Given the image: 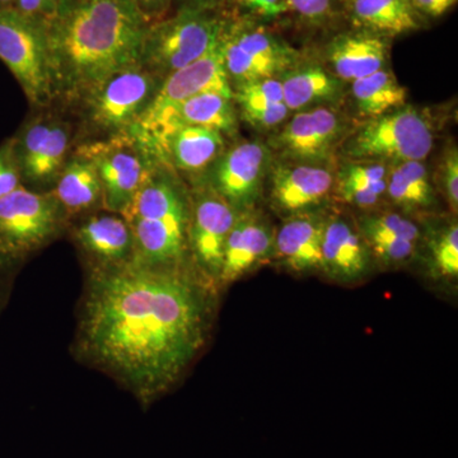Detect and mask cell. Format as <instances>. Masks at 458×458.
<instances>
[{"instance_id":"cell-1","label":"cell","mask_w":458,"mask_h":458,"mask_svg":"<svg viewBox=\"0 0 458 458\" xmlns=\"http://www.w3.org/2000/svg\"><path fill=\"white\" fill-rule=\"evenodd\" d=\"M207 285L186 264L132 259L89 267L75 355L147 408L177 384L207 342L213 306Z\"/></svg>"},{"instance_id":"cell-2","label":"cell","mask_w":458,"mask_h":458,"mask_svg":"<svg viewBox=\"0 0 458 458\" xmlns=\"http://www.w3.org/2000/svg\"><path fill=\"white\" fill-rule=\"evenodd\" d=\"M149 25L134 0H62L45 20L55 101L78 104L111 75L140 64Z\"/></svg>"},{"instance_id":"cell-3","label":"cell","mask_w":458,"mask_h":458,"mask_svg":"<svg viewBox=\"0 0 458 458\" xmlns=\"http://www.w3.org/2000/svg\"><path fill=\"white\" fill-rule=\"evenodd\" d=\"M190 216L185 192L157 164L123 214L134 236V259L156 267L185 265Z\"/></svg>"},{"instance_id":"cell-4","label":"cell","mask_w":458,"mask_h":458,"mask_svg":"<svg viewBox=\"0 0 458 458\" xmlns=\"http://www.w3.org/2000/svg\"><path fill=\"white\" fill-rule=\"evenodd\" d=\"M227 25L213 11L181 9L148 26L140 64L162 82L216 49Z\"/></svg>"},{"instance_id":"cell-5","label":"cell","mask_w":458,"mask_h":458,"mask_svg":"<svg viewBox=\"0 0 458 458\" xmlns=\"http://www.w3.org/2000/svg\"><path fill=\"white\" fill-rule=\"evenodd\" d=\"M432 120L423 110L403 105L391 113L366 120L343 141L351 161H424L434 147Z\"/></svg>"},{"instance_id":"cell-6","label":"cell","mask_w":458,"mask_h":458,"mask_svg":"<svg viewBox=\"0 0 458 458\" xmlns=\"http://www.w3.org/2000/svg\"><path fill=\"white\" fill-rule=\"evenodd\" d=\"M0 60L32 106L47 107L55 101L44 20L27 16L14 7L0 8Z\"/></svg>"},{"instance_id":"cell-7","label":"cell","mask_w":458,"mask_h":458,"mask_svg":"<svg viewBox=\"0 0 458 458\" xmlns=\"http://www.w3.org/2000/svg\"><path fill=\"white\" fill-rule=\"evenodd\" d=\"M159 84L161 81L140 64L108 77L80 102L89 131L104 140L131 134Z\"/></svg>"},{"instance_id":"cell-8","label":"cell","mask_w":458,"mask_h":458,"mask_svg":"<svg viewBox=\"0 0 458 458\" xmlns=\"http://www.w3.org/2000/svg\"><path fill=\"white\" fill-rule=\"evenodd\" d=\"M92 161L101 180L106 212L123 216L131 207L148 174L158 164V157L140 135L131 134L89 141L78 148Z\"/></svg>"},{"instance_id":"cell-9","label":"cell","mask_w":458,"mask_h":458,"mask_svg":"<svg viewBox=\"0 0 458 458\" xmlns=\"http://www.w3.org/2000/svg\"><path fill=\"white\" fill-rule=\"evenodd\" d=\"M66 219L53 192H38L21 185L0 199V249L23 260L55 240Z\"/></svg>"},{"instance_id":"cell-10","label":"cell","mask_w":458,"mask_h":458,"mask_svg":"<svg viewBox=\"0 0 458 458\" xmlns=\"http://www.w3.org/2000/svg\"><path fill=\"white\" fill-rule=\"evenodd\" d=\"M223 64L232 89L255 81L280 78L297 65L295 51L273 33L228 23L221 41Z\"/></svg>"},{"instance_id":"cell-11","label":"cell","mask_w":458,"mask_h":458,"mask_svg":"<svg viewBox=\"0 0 458 458\" xmlns=\"http://www.w3.org/2000/svg\"><path fill=\"white\" fill-rule=\"evenodd\" d=\"M349 122L333 105L295 113L279 126L271 144L292 162L321 165L349 135Z\"/></svg>"},{"instance_id":"cell-12","label":"cell","mask_w":458,"mask_h":458,"mask_svg":"<svg viewBox=\"0 0 458 458\" xmlns=\"http://www.w3.org/2000/svg\"><path fill=\"white\" fill-rule=\"evenodd\" d=\"M22 182L36 189L55 185L71 149V129L50 117L38 116L13 137Z\"/></svg>"},{"instance_id":"cell-13","label":"cell","mask_w":458,"mask_h":458,"mask_svg":"<svg viewBox=\"0 0 458 458\" xmlns=\"http://www.w3.org/2000/svg\"><path fill=\"white\" fill-rule=\"evenodd\" d=\"M240 216L241 212L210 188L192 201L189 250L205 278L219 279L225 242Z\"/></svg>"},{"instance_id":"cell-14","label":"cell","mask_w":458,"mask_h":458,"mask_svg":"<svg viewBox=\"0 0 458 458\" xmlns=\"http://www.w3.org/2000/svg\"><path fill=\"white\" fill-rule=\"evenodd\" d=\"M270 167V150L259 141L237 144L210 167V186L238 212L255 203Z\"/></svg>"},{"instance_id":"cell-15","label":"cell","mask_w":458,"mask_h":458,"mask_svg":"<svg viewBox=\"0 0 458 458\" xmlns=\"http://www.w3.org/2000/svg\"><path fill=\"white\" fill-rule=\"evenodd\" d=\"M207 92L233 98V89L223 64L221 44L208 55L165 77L135 129L147 128L168 108Z\"/></svg>"},{"instance_id":"cell-16","label":"cell","mask_w":458,"mask_h":458,"mask_svg":"<svg viewBox=\"0 0 458 458\" xmlns=\"http://www.w3.org/2000/svg\"><path fill=\"white\" fill-rule=\"evenodd\" d=\"M335 176L322 165L285 162L271 168V201L280 212L294 216L321 204Z\"/></svg>"},{"instance_id":"cell-17","label":"cell","mask_w":458,"mask_h":458,"mask_svg":"<svg viewBox=\"0 0 458 458\" xmlns=\"http://www.w3.org/2000/svg\"><path fill=\"white\" fill-rule=\"evenodd\" d=\"M237 108L233 98L216 92L200 93L159 114L147 128L134 129L148 141L177 126H203L234 135L237 131Z\"/></svg>"},{"instance_id":"cell-18","label":"cell","mask_w":458,"mask_h":458,"mask_svg":"<svg viewBox=\"0 0 458 458\" xmlns=\"http://www.w3.org/2000/svg\"><path fill=\"white\" fill-rule=\"evenodd\" d=\"M73 234L89 259V267H116L134 259V236L120 214H90L77 225Z\"/></svg>"},{"instance_id":"cell-19","label":"cell","mask_w":458,"mask_h":458,"mask_svg":"<svg viewBox=\"0 0 458 458\" xmlns=\"http://www.w3.org/2000/svg\"><path fill=\"white\" fill-rule=\"evenodd\" d=\"M225 135L203 126H177L148 141L159 161L188 174H200L216 164L225 152Z\"/></svg>"},{"instance_id":"cell-20","label":"cell","mask_w":458,"mask_h":458,"mask_svg":"<svg viewBox=\"0 0 458 458\" xmlns=\"http://www.w3.org/2000/svg\"><path fill=\"white\" fill-rule=\"evenodd\" d=\"M390 47L384 36L369 31L336 36L327 49L330 72L342 82H354L386 68Z\"/></svg>"},{"instance_id":"cell-21","label":"cell","mask_w":458,"mask_h":458,"mask_svg":"<svg viewBox=\"0 0 458 458\" xmlns=\"http://www.w3.org/2000/svg\"><path fill=\"white\" fill-rule=\"evenodd\" d=\"M276 233L269 225L241 213L225 242L219 282H233L274 251Z\"/></svg>"},{"instance_id":"cell-22","label":"cell","mask_w":458,"mask_h":458,"mask_svg":"<svg viewBox=\"0 0 458 458\" xmlns=\"http://www.w3.org/2000/svg\"><path fill=\"white\" fill-rule=\"evenodd\" d=\"M369 246L346 219L327 221L322 238V269L339 282L360 279L369 269Z\"/></svg>"},{"instance_id":"cell-23","label":"cell","mask_w":458,"mask_h":458,"mask_svg":"<svg viewBox=\"0 0 458 458\" xmlns=\"http://www.w3.org/2000/svg\"><path fill=\"white\" fill-rule=\"evenodd\" d=\"M327 221L312 214L291 216L276 233L274 252L291 269L304 273L322 269V238Z\"/></svg>"},{"instance_id":"cell-24","label":"cell","mask_w":458,"mask_h":458,"mask_svg":"<svg viewBox=\"0 0 458 458\" xmlns=\"http://www.w3.org/2000/svg\"><path fill=\"white\" fill-rule=\"evenodd\" d=\"M285 106L293 113L327 106L342 96L343 82L316 64L294 65L280 78Z\"/></svg>"},{"instance_id":"cell-25","label":"cell","mask_w":458,"mask_h":458,"mask_svg":"<svg viewBox=\"0 0 458 458\" xmlns=\"http://www.w3.org/2000/svg\"><path fill=\"white\" fill-rule=\"evenodd\" d=\"M53 195L68 218L98 209L104 201V191L92 161L75 150L74 156L66 159Z\"/></svg>"},{"instance_id":"cell-26","label":"cell","mask_w":458,"mask_h":458,"mask_svg":"<svg viewBox=\"0 0 458 458\" xmlns=\"http://www.w3.org/2000/svg\"><path fill=\"white\" fill-rule=\"evenodd\" d=\"M351 93L355 111L364 120L403 107L408 98V89L401 86L396 75L387 68L354 81Z\"/></svg>"},{"instance_id":"cell-27","label":"cell","mask_w":458,"mask_h":458,"mask_svg":"<svg viewBox=\"0 0 458 458\" xmlns=\"http://www.w3.org/2000/svg\"><path fill=\"white\" fill-rule=\"evenodd\" d=\"M352 14L366 31L384 38L419 29L417 12L410 0H354Z\"/></svg>"},{"instance_id":"cell-28","label":"cell","mask_w":458,"mask_h":458,"mask_svg":"<svg viewBox=\"0 0 458 458\" xmlns=\"http://www.w3.org/2000/svg\"><path fill=\"white\" fill-rule=\"evenodd\" d=\"M386 194L406 209H424L434 204L429 172L423 161L393 164L386 177Z\"/></svg>"},{"instance_id":"cell-29","label":"cell","mask_w":458,"mask_h":458,"mask_svg":"<svg viewBox=\"0 0 458 458\" xmlns=\"http://www.w3.org/2000/svg\"><path fill=\"white\" fill-rule=\"evenodd\" d=\"M361 237L366 241L367 246L373 250L381 260L394 264L408 260L414 255L417 242L396 236L391 232L377 227L364 216L360 223Z\"/></svg>"},{"instance_id":"cell-30","label":"cell","mask_w":458,"mask_h":458,"mask_svg":"<svg viewBox=\"0 0 458 458\" xmlns=\"http://www.w3.org/2000/svg\"><path fill=\"white\" fill-rule=\"evenodd\" d=\"M387 165L382 162L351 161L337 174V186L372 190L386 194Z\"/></svg>"},{"instance_id":"cell-31","label":"cell","mask_w":458,"mask_h":458,"mask_svg":"<svg viewBox=\"0 0 458 458\" xmlns=\"http://www.w3.org/2000/svg\"><path fill=\"white\" fill-rule=\"evenodd\" d=\"M433 264L439 276H458V225L452 223L437 236L432 246Z\"/></svg>"},{"instance_id":"cell-32","label":"cell","mask_w":458,"mask_h":458,"mask_svg":"<svg viewBox=\"0 0 458 458\" xmlns=\"http://www.w3.org/2000/svg\"><path fill=\"white\" fill-rule=\"evenodd\" d=\"M22 185L18 165L14 140H7L0 146V199L7 197Z\"/></svg>"},{"instance_id":"cell-33","label":"cell","mask_w":458,"mask_h":458,"mask_svg":"<svg viewBox=\"0 0 458 458\" xmlns=\"http://www.w3.org/2000/svg\"><path fill=\"white\" fill-rule=\"evenodd\" d=\"M439 181L445 190V198L452 209L457 212L458 207V153L456 148H451L445 153L441 165H439Z\"/></svg>"},{"instance_id":"cell-34","label":"cell","mask_w":458,"mask_h":458,"mask_svg":"<svg viewBox=\"0 0 458 458\" xmlns=\"http://www.w3.org/2000/svg\"><path fill=\"white\" fill-rule=\"evenodd\" d=\"M366 218L377 227L391 232L405 240L412 241V242H417L420 236L417 225L399 214H376V216H369Z\"/></svg>"},{"instance_id":"cell-35","label":"cell","mask_w":458,"mask_h":458,"mask_svg":"<svg viewBox=\"0 0 458 458\" xmlns=\"http://www.w3.org/2000/svg\"><path fill=\"white\" fill-rule=\"evenodd\" d=\"M289 9L312 23H322L333 13V0H286Z\"/></svg>"},{"instance_id":"cell-36","label":"cell","mask_w":458,"mask_h":458,"mask_svg":"<svg viewBox=\"0 0 458 458\" xmlns=\"http://www.w3.org/2000/svg\"><path fill=\"white\" fill-rule=\"evenodd\" d=\"M22 261L0 249V313L7 306L13 288L14 276Z\"/></svg>"},{"instance_id":"cell-37","label":"cell","mask_w":458,"mask_h":458,"mask_svg":"<svg viewBox=\"0 0 458 458\" xmlns=\"http://www.w3.org/2000/svg\"><path fill=\"white\" fill-rule=\"evenodd\" d=\"M234 2L250 13L267 18V20L282 17L289 11L286 0H234Z\"/></svg>"},{"instance_id":"cell-38","label":"cell","mask_w":458,"mask_h":458,"mask_svg":"<svg viewBox=\"0 0 458 458\" xmlns=\"http://www.w3.org/2000/svg\"><path fill=\"white\" fill-rule=\"evenodd\" d=\"M62 0H14L13 7L27 16L47 20Z\"/></svg>"},{"instance_id":"cell-39","label":"cell","mask_w":458,"mask_h":458,"mask_svg":"<svg viewBox=\"0 0 458 458\" xmlns=\"http://www.w3.org/2000/svg\"><path fill=\"white\" fill-rule=\"evenodd\" d=\"M134 2L148 22L153 23L165 18L174 0H134Z\"/></svg>"},{"instance_id":"cell-40","label":"cell","mask_w":458,"mask_h":458,"mask_svg":"<svg viewBox=\"0 0 458 458\" xmlns=\"http://www.w3.org/2000/svg\"><path fill=\"white\" fill-rule=\"evenodd\" d=\"M457 0H411L415 11L430 17H439L456 4Z\"/></svg>"},{"instance_id":"cell-41","label":"cell","mask_w":458,"mask_h":458,"mask_svg":"<svg viewBox=\"0 0 458 458\" xmlns=\"http://www.w3.org/2000/svg\"><path fill=\"white\" fill-rule=\"evenodd\" d=\"M177 3V11L181 9H201V11H214L225 0H174Z\"/></svg>"},{"instance_id":"cell-42","label":"cell","mask_w":458,"mask_h":458,"mask_svg":"<svg viewBox=\"0 0 458 458\" xmlns=\"http://www.w3.org/2000/svg\"><path fill=\"white\" fill-rule=\"evenodd\" d=\"M14 0H0V8L13 7Z\"/></svg>"}]
</instances>
